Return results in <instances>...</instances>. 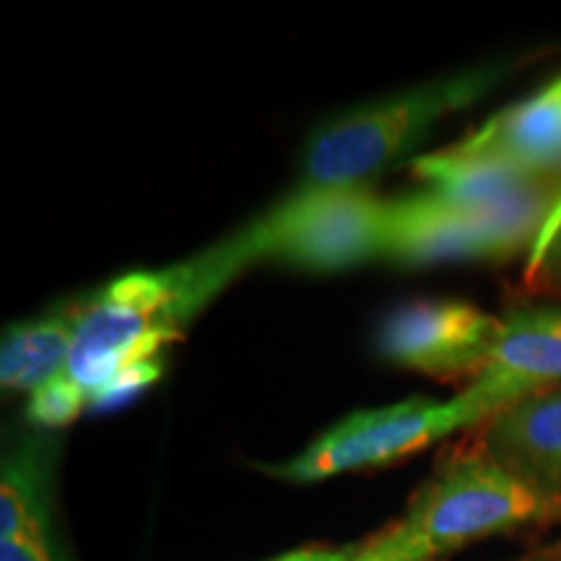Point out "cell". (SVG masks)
<instances>
[{
  "label": "cell",
  "mask_w": 561,
  "mask_h": 561,
  "mask_svg": "<svg viewBox=\"0 0 561 561\" xmlns=\"http://www.w3.org/2000/svg\"><path fill=\"white\" fill-rule=\"evenodd\" d=\"M252 265L257 257L242 227L187 261L125 273L81 299L68 367L34 392L26 419L53 432L87 411L130 403L161 377L167 348Z\"/></svg>",
  "instance_id": "1"
},
{
  "label": "cell",
  "mask_w": 561,
  "mask_h": 561,
  "mask_svg": "<svg viewBox=\"0 0 561 561\" xmlns=\"http://www.w3.org/2000/svg\"><path fill=\"white\" fill-rule=\"evenodd\" d=\"M559 520L549 502L479 445L442 462L411 496L401 520L375 533L364 546L382 561H434L483 538Z\"/></svg>",
  "instance_id": "2"
},
{
  "label": "cell",
  "mask_w": 561,
  "mask_h": 561,
  "mask_svg": "<svg viewBox=\"0 0 561 561\" xmlns=\"http://www.w3.org/2000/svg\"><path fill=\"white\" fill-rule=\"evenodd\" d=\"M496 79V68H476L343 112L307 140L299 187H367L409 157L445 117L479 102Z\"/></svg>",
  "instance_id": "3"
},
{
  "label": "cell",
  "mask_w": 561,
  "mask_h": 561,
  "mask_svg": "<svg viewBox=\"0 0 561 561\" xmlns=\"http://www.w3.org/2000/svg\"><path fill=\"white\" fill-rule=\"evenodd\" d=\"M244 229L257 263L333 273L388 261L392 208L369 187H297Z\"/></svg>",
  "instance_id": "4"
},
{
  "label": "cell",
  "mask_w": 561,
  "mask_h": 561,
  "mask_svg": "<svg viewBox=\"0 0 561 561\" xmlns=\"http://www.w3.org/2000/svg\"><path fill=\"white\" fill-rule=\"evenodd\" d=\"M483 424L486 416L462 392L450 401L409 398L382 409L351 413L294 458L261 466V471L286 483H318L333 476L390 466Z\"/></svg>",
  "instance_id": "5"
},
{
  "label": "cell",
  "mask_w": 561,
  "mask_h": 561,
  "mask_svg": "<svg viewBox=\"0 0 561 561\" xmlns=\"http://www.w3.org/2000/svg\"><path fill=\"white\" fill-rule=\"evenodd\" d=\"M502 318L468 301L421 299L398 307L380 331L382 356L434 380H476L489 364Z\"/></svg>",
  "instance_id": "6"
},
{
  "label": "cell",
  "mask_w": 561,
  "mask_h": 561,
  "mask_svg": "<svg viewBox=\"0 0 561 561\" xmlns=\"http://www.w3.org/2000/svg\"><path fill=\"white\" fill-rule=\"evenodd\" d=\"M561 385V307H515L502 318L489 364L460 390L486 421L507 405Z\"/></svg>",
  "instance_id": "7"
},
{
  "label": "cell",
  "mask_w": 561,
  "mask_h": 561,
  "mask_svg": "<svg viewBox=\"0 0 561 561\" xmlns=\"http://www.w3.org/2000/svg\"><path fill=\"white\" fill-rule=\"evenodd\" d=\"M471 164L507 167L528 178H561V76L536 94L510 104L479 125L471 136L439 151Z\"/></svg>",
  "instance_id": "8"
},
{
  "label": "cell",
  "mask_w": 561,
  "mask_h": 561,
  "mask_svg": "<svg viewBox=\"0 0 561 561\" xmlns=\"http://www.w3.org/2000/svg\"><path fill=\"white\" fill-rule=\"evenodd\" d=\"M479 445L561 515V388L494 413L483 424Z\"/></svg>",
  "instance_id": "9"
},
{
  "label": "cell",
  "mask_w": 561,
  "mask_h": 561,
  "mask_svg": "<svg viewBox=\"0 0 561 561\" xmlns=\"http://www.w3.org/2000/svg\"><path fill=\"white\" fill-rule=\"evenodd\" d=\"M55 442L45 434L16 442L0 466V538L55 536Z\"/></svg>",
  "instance_id": "10"
},
{
  "label": "cell",
  "mask_w": 561,
  "mask_h": 561,
  "mask_svg": "<svg viewBox=\"0 0 561 561\" xmlns=\"http://www.w3.org/2000/svg\"><path fill=\"white\" fill-rule=\"evenodd\" d=\"M81 301V299H79ZM79 301L55 307L39 318L13 322L0 341V385L3 390L34 396L62 377L73 348Z\"/></svg>",
  "instance_id": "11"
},
{
  "label": "cell",
  "mask_w": 561,
  "mask_h": 561,
  "mask_svg": "<svg viewBox=\"0 0 561 561\" xmlns=\"http://www.w3.org/2000/svg\"><path fill=\"white\" fill-rule=\"evenodd\" d=\"M525 280L533 291L561 299V201L546 219L541 237L528 252Z\"/></svg>",
  "instance_id": "12"
},
{
  "label": "cell",
  "mask_w": 561,
  "mask_h": 561,
  "mask_svg": "<svg viewBox=\"0 0 561 561\" xmlns=\"http://www.w3.org/2000/svg\"><path fill=\"white\" fill-rule=\"evenodd\" d=\"M0 561H73L58 536L0 538Z\"/></svg>",
  "instance_id": "13"
},
{
  "label": "cell",
  "mask_w": 561,
  "mask_h": 561,
  "mask_svg": "<svg viewBox=\"0 0 561 561\" xmlns=\"http://www.w3.org/2000/svg\"><path fill=\"white\" fill-rule=\"evenodd\" d=\"M362 541L359 543H346V546H301V549H291L278 553V557L265 559V561H354L359 557Z\"/></svg>",
  "instance_id": "14"
},
{
  "label": "cell",
  "mask_w": 561,
  "mask_h": 561,
  "mask_svg": "<svg viewBox=\"0 0 561 561\" xmlns=\"http://www.w3.org/2000/svg\"><path fill=\"white\" fill-rule=\"evenodd\" d=\"M520 561H561V546H557V549H549V551H541V553H533V557H525Z\"/></svg>",
  "instance_id": "15"
},
{
  "label": "cell",
  "mask_w": 561,
  "mask_h": 561,
  "mask_svg": "<svg viewBox=\"0 0 561 561\" xmlns=\"http://www.w3.org/2000/svg\"><path fill=\"white\" fill-rule=\"evenodd\" d=\"M354 561H382V559H377L375 553H371L367 546H364V541H362V549H359V557H356Z\"/></svg>",
  "instance_id": "16"
}]
</instances>
